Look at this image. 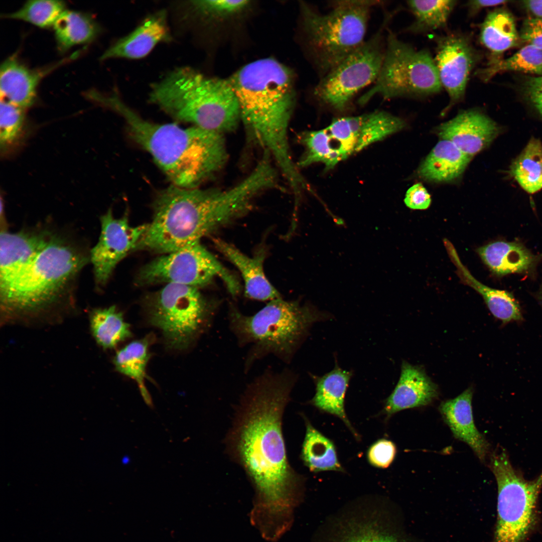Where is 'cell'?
Returning a JSON list of instances; mask_svg holds the SVG:
<instances>
[{
    "mask_svg": "<svg viewBox=\"0 0 542 542\" xmlns=\"http://www.w3.org/2000/svg\"><path fill=\"white\" fill-rule=\"evenodd\" d=\"M297 378L289 369H267L249 383L225 439L228 454L244 470L254 491L250 521L269 540L289 530L304 491L305 478L290 464L282 429Z\"/></svg>",
    "mask_w": 542,
    "mask_h": 542,
    "instance_id": "6da1fadb",
    "label": "cell"
},
{
    "mask_svg": "<svg viewBox=\"0 0 542 542\" xmlns=\"http://www.w3.org/2000/svg\"><path fill=\"white\" fill-rule=\"evenodd\" d=\"M265 188L263 178L254 172L225 190L171 185L155 197L152 221L135 250L166 254L200 241L246 213Z\"/></svg>",
    "mask_w": 542,
    "mask_h": 542,
    "instance_id": "7a4b0ae2",
    "label": "cell"
},
{
    "mask_svg": "<svg viewBox=\"0 0 542 542\" xmlns=\"http://www.w3.org/2000/svg\"><path fill=\"white\" fill-rule=\"evenodd\" d=\"M294 78L287 67L266 58L247 64L228 79L249 137L269 153L290 185L302 178L288 141L296 101Z\"/></svg>",
    "mask_w": 542,
    "mask_h": 542,
    "instance_id": "3957f363",
    "label": "cell"
},
{
    "mask_svg": "<svg viewBox=\"0 0 542 542\" xmlns=\"http://www.w3.org/2000/svg\"><path fill=\"white\" fill-rule=\"evenodd\" d=\"M103 105L124 119L132 140L147 151L172 185H199L222 169L228 159L223 134L196 126L157 123L141 117L116 94L106 95Z\"/></svg>",
    "mask_w": 542,
    "mask_h": 542,
    "instance_id": "277c9868",
    "label": "cell"
},
{
    "mask_svg": "<svg viewBox=\"0 0 542 542\" xmlns=\"http://www.w3.org/2000/svg\"><path fill=\"white\" fill-rule=\"evenodd\" d=\"M149 101L174 119L223 134L237 128L238 102L228 79L206 76L189 66L153 83Z\"/></svg>",
    "mask_w": 542,
    "mask_h": 542,
    "instance_id": "5b68a950",
    "label": "cell"
},
{
    "mask_svg": "<svg viewBox=\"0 0 542 542\" xmlns=\"http://www.w3.org/2000/svg\"><path fill=\"white\" fill-rule=\"evenodd\" d=\"M228 313L229 327L238 345H250L244 361L246 372L269 354L290 363L312 326L330 317L310 305L282 298L269 301L252 315L242 314L233 305Z\"/></svg>",
    "mask_w": 542,
    "mask_h": 542,
    "instance_id": "8992f818",
    "label": "cell"
},
{
    "mask_svg": "<svg viewBox=\"0 0 542 542\" xmlns=\"http://www.w3.org/2000/svg\"><path fill=\"white\" fill-rule=\"evenodd\" d=\"M378 1H336L326 14L300 4L301 29L306 51L320 78L365 41L370 11Z\"/></svg>",
    "mask_w": 542,
    "mask_h": 542,
    "instance_id": "52a82bcc",
    "label": "cell"
},
{
    "mask_svg": "<svg viewBox=\"0 0 542 542\" xmlns=\"http://www.w3.org/2000/svg\"><path fill=\"white\" fill-rule=\"evenodd\" d=\"M86 262V256L74 246L51 235L23 275L1 297L5 314L33 312L53 304Z\"/></svg>",
    "mask_w": 542,
    "mask_h": 542,
    "instance_id": "ba28073f",
    "label": "cell"
},
{
    "mask_svg": "<svg viewBox=\"0 0 542 542\" xmlns=\"http://www.w3.org/2000/svg\"><path fill=\"white\" fill-rule=\"evenodd\" d=\"M144 303L149 322L161 331L170 349L188 348L208 329L215 313L198 288L187 285L166 284Z\"/></svg>",
    "mask_w": 542,
    "mask_h": 542,
    "instance_id": "9c48e42d",
    "label": "cell"
},
{
    "mask_svg": "<svg viewBox=\"0 0 542 542\" xmlns=\"http://www.w3.org/2000/svg\"><path fill=\"white\" fill-rule=\"evenodd\" d=\"M434 58L426 50H416L389 29L384 56L373 86L358 99L363 105L376 95L384 99L424 97L441 91Z\"/></svg>",
    "mask_w": 542,
    "mask_h": 542,
    "instance_id": "30bf717a",
    "label": "cell"
},
{
    "mask_svg": "<svg viewBox=\"0 0 542 542\" xmlns=\"http://www.w3.org/2000/svg\"><path fill=\"white\" fill-rule=\"evenodd\" d=\"M489 467L498 488L493 542H524L536 522L542 473L534 480L525 479L513 468L503 449L490 454Z\"/></svg>",
    "mask_w": 542,
    "mask_h": 542,
    "instance_id": "8fae6325",
    "label": "cell"
},
{
    "mask_svg": "<svg viewBox=\"0 0 542 542\" xmlns=\"http://www.w3.org/2000/svg\"><path fill=\"white\" fill-rule=\"evenodd\" d=\"M390 16L385 17L379 29L369 39L320 78L313 91L320 103L343 111L357 92L375 81L384 56L383 32Z\"/></svg>",
    "mask_w": 542,
    "mask_h": 542,
    "instance_id": "7c38bea8",
    "label": "cell"
},
{
    "mask_svg": "<svg viewBox=\"0 0 542 542\" xmlns=\"http://www.w3.org/2000/svg\"><path fill=\"white\" fill-rule=\"evenodd\" d=\"M218 277L224 282L233 298L240 287L235 277L226 269L200 241L157 257L139 272L140 286L176 284L197 288L208 285Z\"/></svg>",
    "mask_w": 542,
    "mask_h": 542,
    "instance_id": "4fadbf2b",
    "label": "cell"
},
{
    "mask_svg": "<svg viewBox=\"0 0 542 542\" xmlns=\"http://www.w3.org/2000/svg\"><path fill=\"white\" fill-rule=\"evenodd\" d=\"M101 232L90 253L95 281L104 285L118 262L135 249L146 232L148 224L133 226L126 213L115 218L111 209L100 218Z\"/></svg>",
    "mask_w": 542,
    "mask_h": 542,
    "instance_id": "5bb4252c",
    "label": "cell"
},
{
    "mask_svg": "<svg viewBox=\"0 0 542 542\" xmlns=\"http://www.w3.org/2000/svg\"><path fill=\"white\" fill-rule=\"evenodd\" d=\"M405 125L401 118L376 110L358 116L337 118L326 128L345 160L372 144L400 131Z\"/></svg>",
    "mask_w": 542,
    "mask_h": 542,
    "instance_id": "9a60e30c",
    "label": "cell"
},
{
    "mask_svg": "<svg viewBox=\"0 0 542 542\" xmlns=\"http://www.w3.org/2000/svg\"><path fill=\"white\" fill-rule=\"evenodd\" d=\"M436 41L434 62L442 87L447 92L452 104L464 97L470 74L477 64L480 54L470 38L462 33L438 37Z\"/></svg>",
    "mask_w": 542,
    "mask_h": 542,
    "instance_id": "2e32d148",
    "label": "cell"
},
{
    "mask_svg": "<svg viewBox=\"0 0 542 542\" xmlns=\"http://www.w3.org/2000/svg\"><path fill=\"white\" fill-rule=\"evenodd\" d=\"M51 236L43 232H1V297L6 295L23 275L46 246Z\"/></svg>",
    "mask_w": 542,
    "mask_h": 542,
    "instance_id": "e0dca14e",
    "label": "cell"
},
{
    "mask_svg": "<svg viewBox=\"0 0 542 542\" xmlns=\"http://www.w3.org/2000/svg\"><path fill=\"white\" fill-rule=\"evenodd\" d=\"M498 131L493 120L476 109L462 111L436 128L441 139L451 142L471 158L490 145Z\"/></svg>",
    "mask_w": 542,
    "mask_h": 542,
    "instance_id": "ac0fdd59",
    "label": "cell"
},
{
    "mask_svg": "<svg viewBox=\"0 0 542 542\" xmlns=\"http://www.w3.org/2000/svg\"><path fill=\"white\" fill-rule=\"evenodd\" d=\"M438 395L437 385L424 368L403 361L399 380L385 400L382 413L388 419L403 410L429 405Z\"/></svg>",
    "mask_w": 542,
    "mask_h": 542,
    "instance_id": "d6986e66",
    "label": "cell"
},
{
    "mask_svg": "<svg viewBox=\"0 0 542 542\" xmlns=\"http://www.w3.org/2000/svg\"><path fill=\"white\" fill-rule=\"evenodd\" d=\"M66 60L41 69H31L16 56L8 58L1 66V100L24 109L32 106L36 100L41 80Z\"/></svg>",
    "mask_w": 542,
    "mask_h": 542,
    "instance_id": "ffe728a7",
    "label": "cell"
},
{
    "mask_svg": "<svg viewBox=\"0 0 542 542\" xmlns=\"http://www.w3.org/2000/svg\"><path fill=\"white\" fill-rule=\"evenodd\" d=\"M167 13L162 10L151 14L127 35L110 46L100 60L111 58L139 59L147 56L159 43L171 39Z\"/></svg>",
    "mask_w": 542,
    "mask_h": 542,
    "instance_id": "44dd1931",
    "label": "cell"
},
{
    "mask_svg": "<svg viewBox=\"0 0 542 542\" xmlns=\"http://www.w3.org/2000/svg\"><path fill=\"white\" fill-rule=\"evenodd\" d=\"M473 394L472 387H469L455 398L441 402L439 410L454 436L469 446L479 459L485 462L489 454L490 445L475 425Z\"/></svg>",
    "mask_w": 542,
    "mask_h": 542,
    "instance_id": "7402d4cb",
    "label": "cell"
},
{
    "mask_svg": "<svg viewBox=\"0 0 542 542\" xmlns=\"http://www.w3.org/2000/svg\"><path fill=\"white\" fill-rule=\"evenodd\" d=\"M213 242L216 248L240 272L244 282L246 297L260 301H270L282 298L264 273V252L260 250L253 257H249L221 239H213Z\"/></svg>",
    "mask_w": 542,
    "mask_h": 542,
    "instance_id": "603a6c76",
    "label": "cell"
},
{
    "mask_svg": "<svg viewBox=\"0 0 542 542\" xmlns=\"http://www.w3.org/2000/svg\"><path fill=\"white\" fill-rule=\"evenodd\" d=\"M315 385V394L308 403L320 411L339 418L357 440L360 437L345 412V397L352 371L344 370L335 362L334 368L322 376L310 373Z\"/></svg>",
    "mask_w": 542,
    "mask_h": 542,
    "instance_id": "cb8c5ba5",
    "label": "cell"
},
{
    "mask_svg": "<svg viewBox=\"0 0 542 542\" xmlns=\"http://www.w3.org/2000/svg\"><path fill=\"white\" fill-rule=\"evenodd\" d=\"M443 242L462 282L473 289L482 296L494 317L504 324L522 320L520 306L511 293L492 288L478 281L461 262L453 244L447 238L443 240Z\"/></svg>",
    "mask_w": 542,
    "mask_h": 542,
    "instance_id": "d4e9b609",
    "label": "cell"
},
{
    "mask_svg": "<svg viewBox=\"0 0 542 542\" xmlns=\"http://www.w3.org/2000/svg\"><path fill=\"white\" fill-rule=\"evenodd\" d=\"M477 252L490 270L499 276L528 273L539 258L517 241L492 242L478 248Z\"/></svg>",
    "mask_w": 542,
    "mask_h": 542,
    "instance_id": "484cf974",
    "label": "cell"
},
{
    "mask_svg": "<svg viewBox=\"0 0 542 542\" xmlns=\"http://www.w3.org/2000/svg\"><path fill=\"white\" fill-rule=\"evenodd\" d=\"M470 160L453 143L441 139L422 162L418 174L429 182H451L461 177Z\"/></svg>",
    "mask_w": 542,
    "mask_h": 542,
    "instance_id": "4316f807",
    "label": "cell"
},
{
    "mask_svg": "<svg viewBox=\"0 0 542 542\" xmlns=\"http://www.w3.org/2000/svg\"><path fill=\"white\" fill-rule=\"evenodd\" d=\"M154 339L153 335L150 334L131 342L118 350L113 359L116 371L137 382L145 402L151 409L154 408V404L145 381L148 379L146 367L151 355L149 349Z\"/></svg>",
    "mask_w": 542,
    "mask_h": 542,
    "instance_id": "83f0119b",
    "label": "cell"
},
{
    "mask_svg": "<svg viewBox=\"0 0 542 542\" xmlns=\"http://www.w3.org/2000/svg\"><path fill=\"white\" fill-rule=\"evenodd\" d=\"M303 418L306 432L300 458L304 465L314 473L327 471L345 472L333 441L316 429L305 415Z\"/></svg>",
    "mask_w": 542,
    "mask_h": 542,
    "instance_id": "f1b7e54d",
    "label": "cell"
},
{
    "mask_svg": "<svg viewBox=\"0 0 542 542\" xmlns=\"http://www.w3.org/2000/svg\"><path fill=\"white\" fill-rule=\"evenodd\" d=\"M58 50L64 52L74 46L89 43L98 36L100 28L88 14L65 10L53 26Z\"/></svg>",
    "mask_w": 542,
    "mask_h": 542,
    "instance_id": "f546056e",
    "label": "cell"
},
{
    "mask_svg": "<svg viewBox=\"0 0 542 542\" xmlns=\"http://www.w3.org/2000/svg\"><path fill=\"white\" fill-rule=\"evenodd\" d=\"M332 542H409L390 525L376 516L349 519Z\"/></svg>",
    "mask_w": 542,
    "mask_h": 542,
    "instance_id": "4dcf8cb0",
    "label": "cell"
},
{
    "mask_svg": "<svg viewBox=\"0 0 542 542\" xmlns=\"http://www.w3.org/2000/svg\"><path fill=\"white\" fill-rule=\"evenodd\" d=\"M480 41L494 53H500L515 46L519 40L512 15L503 9L489 13L480 27Z\"/></svg>",
    "mask_w": 542,
    "mask_h": 542,
    "instance_id": "1f68e13d",
    "label": "cell"
},
{
    "mask_svg": "<svg viewBox=\"0 0 542 542\" xmlns=\"http://www.w3.org/2000/svg\"><path fill=\"white\" fill-rule=\"evenodd\" d=\"M89 323L92 336L104 349L113 348L132 336L130 325L124 321L122 313L115 306L93 310Z\"/></svg>",
    "mask_w": 542,
    "mask_h": 542,
    "instance_id": "d6a6232c",
    "label": "cell"
},
{
    "mask_svg": "<svg viewBox=\"0 0 542 542\" xmlns=\"http://www.w3.org/2000/svg\"><path fill=\"white\" fill-rule=\"evenodd\" d=\"M300 138L305 150L298 162L300 167L321 163L325 170H329L344 160L326 128L306 131Z\"/></svg>",
    "mask_w": 542,
    "mask_h": 542,
    "instance_id": "836d02e7",
    "label": "cell"
},
{
    "mask_svg": "<svg viewBox=\"0 0 542 542\" xmlns=\"http://www.w3.org/2000/svg\"><path fill=\"white\" fill-rule=\"evenodd\" d=\"M510 173L528 193L542 189V144L532 138L510 167Z\"/></svg>",
    "mask_w": 542,
    "mask_h": 542,
    "instance_id": "e575fe53",
    "label": "cell"
},
{
    "mask_svg": "<svg viewBox=\"0 0 542 542\" xmlns=\"http://www.w3.org/2000/svg\"><path fill=\"white\" fill-rule=\"evenodd\" d=\"M457 1H409L408 5L415 17L408 30L422 33L445 27Z\"/></svg>",
    "mask_w": 542,
    "mask_h": 542,
    "instance_id": "d590c367",
    "label": "cell"
},
{
    "mask_svg": "<svg viewBox=\"0 0 542 542\" xmlns=\"http://www.w3.org/2000/svg\"><path fill=\"white\" fill-rule=\"evenodd\" d=\"M507 71L541 75L542 51L527 45L506 59L492 61L476 73L483 80H488L496 73Z\"/></svg>",
    "mask_w": 542,
    "mask_h": 542,
    "instance_id": "8d00e7d4",
    "label": "cell"
},
{
    "mask_svg": "<svg viewBox=\"0 0 542 542\" xmlns=\"http://www.w3.org/2000/svg\"><path fill=\"white\" fill-rule=\"evenodd\" d=\"M63 1L53 0H31L26 2L19 10L4 14V18L22 20L41 28L53 27L55 22L65 11Z\"/></svg>",
    "mask_w": 542,
    "mask_h": 542,
    "instance_id": "74e56055",
    "label": "cell"
},
{
    "mask_svg": "<svg viewBox=\"0 0 542 542\" xmlns=\"http://www.w3.org/2000/svg\"><path fill=\"white\" fill-rule=\"evenodd\" d=\"M1 148L5 151L20 137L24 124V108L1 100Z\"/></svg>",
    "mask_w": 542,
    "mask_h": 542,
    "instance_id": "f35d334b",
    "label": "cell"
},
{
    "mask_svg": "<svg viewBox=\"0 0 542 542\" xmlns=\"http://www.w3.org/2000/svg\"><path fill=\"white\" fill-rule=\"evenodd\" d=\"M191 5L208 19L222 20L239 15L250 5L248 1H195Z\"/></svg>",
    "mask_w": 542,
    "mask_h": 542,
    "instance_id": "ab89813d",
    "label": "cell"
},
{
    "mask_svg": "<svg viewBox=\"0 0 542 542\" xmlns=\"http://www.w3.org/2000/svg\"><path fill=\"white\" fill-rule=\"evenodd\" d=\"M396 454L394 443L386 439H380L374 442L367 452V459L372 466L385 469L393 462Z\"/></svg>",
    "mask_w": 542,
    "mask_h": 542,
    "instance_id": "60d3db41",
    "label": "cell"
},
{
    "mask_svg": "<svg viewBox=\"0 0 542 542\" xmlns=\"http://www.w3.org/2000/svg\"><path fill=\"white\" fill-rule=\"evenodd\" d=\"M519 37L542 51V19L528 17L524 21Z\"/></svg>",
    "mask_w": 542,
    "mask_h": 542,
    "instance_id": "b9f144b4",
    "label": "cell"
},
{
    "mask_svg": "<svg viewBox=\"0 0 542 542\" xmlns=\"http://www.w3.org/2000/svg\"><path fill=\"white\" fill-rule=\"evenodd\" d=\"M404 202L410 209L425 210L431 203V198L427 189L420 183L411 187L406 191Z\"/></svg>",
    "mask_w": 542,
    "mask_h": 542,
    "instance_id": "7bdbcfd3",
    "label": "cell"
},
{
    "mask_svg": "<svg viewBox=\"0 0 542 542\" xmlns=\"http://www.w3.org/2000/svg\"><path fill=\"white\" fill-rule=\"evenodd\" d=\"M524 89L527 97L542 115V76L528 78Z\"/></svg>",
    "mask_w": 542,
    "mask_h": 542,
    "instance_id": "ee69618b",
    "label": "cell"
},
{
    "mask_svg": "<svg viewBox=\"0 0 542 542\" xmlns=\"http://www.w3.org/2000/svg\"><path fill=\"white\" fill-rule=\"evenodd\" d=\"M507 1L476 0L470 1L466 4L468 12L470 16H474L481 9L490 7H494L506 3Z\"/></svg>",
    "mask_w": 542,
    "mask_h": 542,
    "instance_id": "f6af8a7d",
    "label": "cell"
},
{
    "mask_svg": "<svg viewBox=\"0 0 542 542\" xmlns=\"http://www.w3.org/2000/svg\"><path fill=\"white\" fill-rule=\"evenodd\" d=\"M523 5L530 13V17L542 19V0L523 1Z\"/></svg>",
    "mask_w": 542,
    "mask_h": 542,
    "instance_id": "bcb514c9",
    "label": "cell"
},
{
    "mask_svg": "<svg viewBox=\"0 0 542 542\" xmlns=\"http://www.w3.org/2000/svg\"><path fill=\"white\" fill-rule=\"evenodd\" d=\"M539 298H540V300H541V301L542 302V285H541V289H540V293H539Z\"/></svg>",
    "mask_w": 542,
    "mask_h": 542,
    "instance_id": "7dc6e473",
    "label": "cell"
}]
</instances>
